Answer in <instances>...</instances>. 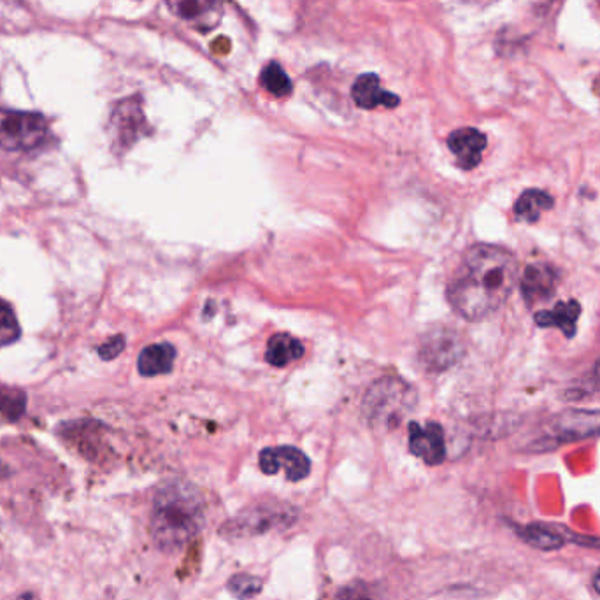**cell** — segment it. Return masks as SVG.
Masks as SVG:
<instances>
[{
    "mask_svg": "<svg viewBox=\"0 0 600 600\" xmlns=\"http://www.w3.org/2000/svg\"><path fill=\"white\" fill-rule=\"evenodd\" d=\"M518 281V260L493 244H476L465 253L448 286V300L458 315L478 322L508 300Z\"/></svg>",
    "mask_w": 600,
    "mask_h": 600,
    "instance_id": "cell-1",
    "label": "cell"
},
{
    "mask_svg": "<svg viewBox=\"0 0 600 600\" xmlns=\"http://www.w3.org/2000/svg\"><path fill=\"white\" fill-rule=\"evenodd\" d=\"M204 527V506L199 493L186 485L158 492L151 515V536L164 550L183 548Z\"/></svg>",
    "mask_w": 600,
    "mask_h": 600,
    "instance_id": "cell-2",
    "label": "cell"
},
{
    "mask_svg": "<svg viewBox=\"0 0 600 600\" xmlns=\"http://www.w3.org/2000/svg\"><path fill=\"white\" fill-rule=\"evenodd\" d=\"M48 123L39 113L0 111V146L9 151H27L43 143Z\"/></svg>",
    "mask_w": 600,
    "mask_h": 600,
    "instance_id": "cell-3",
    "label": "cell"
},
{
    "mask_svg": "<svg viewBox=\"0 0 600 600\" xmlns=\"http://www.w3.org/2000/svg\"><path fill=\"white\" fill-rule=\"evenodd\" d=\"M297 520V513L288 506H255V508L244 511L243 515L237 516L232 522L223 525L222 534L229 537H248L265 534L274 529H285Z\"/></svg>",
    "mask_w": 600,
    "mask_h": 600,
    "instance_id": "cell-4",
    "label": "cell"
},
{
    "mask_svg": "<svg viewBox=\"0 0 600 600\" xmlns=\"http://www.w3.org/2000/svg\"><path fill=\"white\" fill-rule=\"evenodd\" d=\"M167 6L181 22L199 32H211L222 22V0H167Z\"/></svg>",
    "mask_w": 600,
    "mask_h": 600,
    "instance_id": "cell-5",
    "label": "cell"
},
{
    "mask_svg": "<svg viewBox=\"0 0 600 600\" xmlns=\"http://www.w3.org/2000/svg\"><path fill=\"white\" fill-rule=\"evenodd\" d=\"M258 464L264 474H278L279 469H285L286 478L290 481L308 478L309 472H311L309 458L293 446L265 448L260 453Z\"/></svg>",
    "mask_w": 600,
    "mask_h": 600,
    "instance_id": "cell-6",
    "label": "cell"
},
{
    "mask_svg": "<svg viewBox=\"0 0 600 600\" xmlns=\"http://www.w3.org/2000/svg\"><path fill=\"white\" fill-rule=\"evenodd\" d=\"M409 450L422 458L425 464L439 465L446 457V444L441 425L427 423L425 427L418 423L409 425Z\"/></svg>",
    "mask_w": 600,
    "mask_h": 600,
    "instance_id": "cell-7",
    "label": "cell"
},
{
    "mask_svg": "<svg viewBox=\"0 0 600 600\" xmlns=\"http://www.w3.org/2000/svg\"><path fill=\"white\" fill-rule=\"evenodd\" d=\"M420 355L427 369L444 371L460 358L462 344L455 334H451L448 330H439L425 339Z\"/></svg>",
    "mask_w": 600,
    "mask_h": 600,
    "instance_id": "cell-8",
    "label": "cell"
},
{
    "mask_svg": "<svg viewBox=\"0 0 600 600\" xmlns=\"http://www.w3.org/2000/svg\"><path fill=\"white\" fill-rule=\"evenodd\" d=\"M111 125L115 132L116 143L120 146L129 148L130 144L136 143L146 129L141 100L136 97L122 100L111 116Z\"/></svg>",
    "mask_w": 600,
    "mask_h": 600,
    "instance_id": "cell-9",
    "label": "cell"
},
{
    "mask_svg": "<svg viewBox=\"0 0 600 600\" xmlns=\"http://www.w3.org/2000/svg\"><path fill=\"white\" fill-rule=\"evenodd\" d=\"M557 281V271L551 265H529L520 279L523 299L529 306L551 299L557 290Z\"/></svg>",
    "mask_w": 600,
    "mask_h": 600,
    "instance_id": "cell-10",
    "label": "cell"
},
{
    "mask_svg": "<svg viewBox=\"0 0 600 600\" xmlns=\"http://www.w3.org/2000/svg\"><path fill=\"white\" fill-rule=\"evenodd\" d=\"M451 153L457 157V162L465 171H471L481 162L486 148V136L476 129H458L448 137Z\"/></svg>",
    "mask_w": 600,
    "mask_h": 600,
    "instance_id": "cell-11",
    "label": "cell"
},
{
    "mask_svg": "<svg viewBox=\"0 0 600 600\" xmlns=\"http://www.w3.org/2000/svg\"><path fill=\"white\" fill-rule=\"evenodd\" d=\"M351 97L355 100L358 108L374 109L383 106V108H397L400 99L395 93L386 92L379 85V78L376 74H364L355 81Z\"/></svg>",
    "mask_w": 600,
    "mask_h": 600,
    "instance_id": "cell-12",
    "label": "cell"
},
{
    "mask_svg": "<svg viewBox=\"0 0 600 600\" xmlns=\"http://www.w3.org/2000/svg\"><path fill=\"white\" fill-rule=\"evenodd\" d=\"M553 427L557 430V439H562V441L593 436L600 432V413L569 411L567 415L558 416L557 423Z\"/></svg>",
    "mask_w": 600,
    "mask_h": 600,
    "instance_id": "cell-13",
    "label": "cell"
},
{
    "mask_svg": "<svg viewBox=\"0 0 600 600\" xmlns=\"http://www.w3.org/2000/svg\"><path fill=\"white\" fill-rule=\"evenodd\" d=\"M579 315H581V306L578 300H567V302H558L551 311L537 313L536 323L544 329L558 327L565 336L572 337L576 334Z\"/></svg>",
    "mask_w": 600,
    "mask_h": 600,
    "instance_id": "cell-14",
    "label": "cell"
},
{
    "mask_svg": "<svg viewBox=\"0 0 600 600\" xmlns=\"http://www.w3.org/2000/svg\"><path fill=\"white\" fill-rule=\"evenodd\" d=\"M174 358H176V350L172 344H151L141 351L137 367L143 376H160L171 372Z\"/></svg>",
    "mask_w": 600,
    "mask_h": 600,
    "instance_id": "cell-15",
    "label": "cell"
},
{
    "mask_svg": "<svg viewBox=\"0 0 600 600\" xmlns=\"http://www.w3.org/2000/svg\"><path fill=\"white\" fill-rule=\"evenodd\" d=\"M302 355H304V346L299 339H295L290 334H276L271 337L265 353L267 362L274 367H285L302 358Z\"/></svg>",
    "mask_w": 600,
    "mask_h": 600,
    "instance_id": "cell-16",
    "label": "cell"
},
{
    "mask_svg": "<svg viewBox=\"0 0 600 600\" xmlns=\"http://www.w3.org/2000/svg\"><path fill=\"white\" fill-rule=\"evenodd\" d=\"M553 208V197L550 193L543 190H527L520 195V199L516 200L515 216L516 220L525 223H534L539 220V216L543 215L544 211Z\"/></svg>",
    "mask_w": 600,
    "mask_h": 600,
    "instance_id": "cell-17",
    "label": "cell"
},
{
    "mask_svg": "<svg viewBox=\"0 0 600 600\" xmlns=\"http://www.w3.org/2000/svg\"><path fill=\"white\" fill-rule=\"evenodd\" d=\"M520 536L523 537L525 543H529L537 550H558L565 543L564 536L560 532L551 529L550 525H544V523H532V525L523 527L520 529Z\"/></svg>",
    "mask_w": 600,
    "mask_h": 600,
    "instance_id": "cell-18",
    "label": "cell"
},
{
    "mask_svg": "<svg viewBox=\"0 0 600 600\" xmlns=\"http://www.w3.org/2000/svg\"><path fill=\"white\" fill-rule=\"evenodd\" d=\"M260 83L274 97H286L292 93V81L288 78V74L281 69V65L276 62L265 65L264 71L260 74Z\"/></svg>",
    "mask_w": 600,
    "mask_h": 600,
    "instance_id": "cell-19",
    "label": "cell"
},
{
    "mask_svg": "<svg viewBox=\"0 0 600 600\" xmlns=\"http://www.w3.org/2000/svg\"><path fill=\"white\" fill-rule=\"evenodd\" d=\"M229 592L239 600L253 599L262 592V579L253 574H234L229 579Z\"/></svg>",
    "mask_w": 600,
    "mask_h": 600,
    "instance_id": "cell-20",
    "label": "cell"
},
{
    "mask_svg": "<svg viewBox=\"0 0 600 600\" xmlns=\"http://www.w3.org/2000/svg\"><path fill=\"white\" fill-rule=\"evenodd\" d=\"M27 397L16 388L0 386V413L8 416L9 420H18L25 411Z\"/></svg>",
    "mask_w": 600,
    "mask_h": 600,
    "instance_id": "cell-21",
    "label": "cell"
},
{
    "mask_svg": "<svg viewBox=\"0 0 600 600\" xmlns=\"http://www.w3.org/2000/svg\"><path fill=\"white\" fill-rule=\"evenodd\" d=\"M22 336L20 323L8 304H0V346L16 343Z\"/></svg>",
    "mask_w": 600,
    "mask_h": 600,
    "instance_id": "cell-22",
    "label": "cell"
},
{
    "mask_svg": "<svg viewBox=\"0 0 600 600\" xmlns=\"http://www.w3.org/2000/svg\"><path fill=\"white\" fill-rule=\"evenodd\" d=\"M123 348H125V337H113V339H109L108 343L100 346V357L104 358V360H111V358L118 357L122 353Z\"/></svg>",
    "mask_w": 600,
    "mask_h": 600,
    "instance_id": "cell-23",
    "label": "cell"
},
{
    "mask_svg": "<svg viewBox=\"0 0 600 600\" xmlns=\"http://www.w3.org/2000/svg\"><path fill=\"white\" fill-rule=\"evenodd\" d=\"M334 600H372L371 595H367L364 588L357 586H346L341 592L337 593Z\"/></svg>",
    "mask_w": 600,
    "mask_h": 600,
    "instance_id": "cell-24",
    "label": "cell"
},
{
    "mask_svg": "<svg viewBox=\"0 0 600 600\" xmlns=\"http://www.w3.org/2000/svg\"><path fill=\"white\" fill-rule=\"evenodd\" d=\"M15 600H39L37 599L36 595H34V593H22V595H20V597H16Z\"/></svg>",
    "mask_w": 600,
    "mask_h": 600,
    "instance_id": "cell-25",
    "label": "cell"
},
{
    "mask_svg": "<svg viewBox=\"0 0 600 600\" xmlns=\"http://www.w3.org/2000/svg\"><path fill=\"white\" fill-rule=\"evenodd\" d=\"M593 586H595V590H597V593L600 595V569L597 571V574H595V578H593Z\"/></svg>",
    "mask_w": 600,
    "mask_h": 600,
    "instance_id": "cell-26",
    "label": "cell"
}]
</instances>
